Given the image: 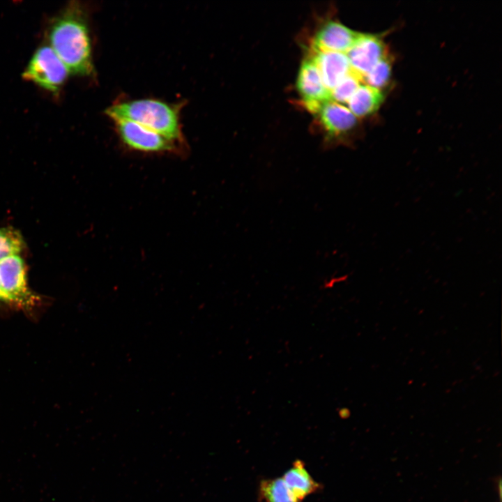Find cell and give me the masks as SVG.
Segmentation results:
<instances>
[{"label": "cell", "instance_id": "obj_1", "mask_svg": "<svg viewBox=\"0 0 502 502\" xmlns=\"http://www.w3.org/2000/svg\"><path fill=\"white\" fill-rule=\"evenodd\" d=\"M47 36L50 47L70 73L94 75L87 14L79 2H70L52 19Z\"/></svg>", "mask_w": 502, "mask_h": 502}, {"label": "cell", "instance_id": "obj_2", "mask_svg": "<svg viewBox=\"0 0 502 502\" xmlns=\"http://www.w3.org/2000/svg\"><path fill=\"white\" fill-rule=\"evenodd\" d=\"M105 112L112 120L133 121L184 146L179 105L155 99H138L116 102Z\"/></svg>", "mask_w": 502, "mask_h": 502}, {"label": "cell", "instance_id": "obj_3", "mask_svg": "<svg viewBox=\"0 0 502 502\" xmlns=\"http://www.w3.org/2000/svg\"><path fill=\"white\" fill-rule=\"evenodd\" d=\"M69 73L53 50L50 46L43 45L33 53L22 77L53 95L58 96Z\"/></svg>", "mask_w": 502, "mask_h": 502}, {"label": "cell", "instance_id": "obj_4", "mask_svg": "<svg viewBox=\"0 0 502 502\" xmlns=\"http://www.w3.org/2000/svg\"><path fill=\"white\" fill-rule=\"evenodd\" d=\"M117 133L128 149L146 153H181V145L142 125L124 119H114Z\"/></svg>", "mask_w": 502, "mask_h": 502}, {"label": "cell", "instance_id": "obj_5", "mask_svg": "<svg viewBox=\"0 0 502 502\" xmlns=\"http://www.w3.org/2000/svg\"><path fill=\"white\" fill-rule=\"evenodd\" d=\"M0 282L10 303L31 310L38 302V297L28 288L24 264L19 255L0 261Z\"/></svg>", "mask_w": 502, "mask_h": 502}, {"label": "cell", "instance_id": "obj_6", "mask_svg": "<svg viewBox=\"0 0 502 502\" xmlns=\"http://www.w3.org/2000/svg\"><path fill=\"white\" fill-rule=\"evenodd\" d=\"M351 70L363 77L383 58L386 56V47L376 35L360 33L346 52Z\"/></svg>", "mask_w": 502, "mask_h": 502}, {"label": "cell", "instance_id": "obj_7", "mask_svg": "<svg viewBox=\"0 0 502 502\" xmlns=\"http://www.w3.org/2000/svg\"><path fill=\"white\" fill-rule=\"evenodd\" d=\"M296 88L307 109L313 113H317L324 103L330 100V92L324 84L312 57L303 61Z\"/></svg>", "mask_w": 502, "mask_h": 502}, {"label": "cell", "instance_id": "obj_8", "mask_svg": "<svg viewBox=\"0 0 502 502\" xmlns=\"http://www.w3.org/2000/svg\"><path fill=\"white\" fill-rule=\"evenodd\" d=\"M359 34L340 22L329 21L315 34L312 50L346 53Z\"/></svg>", "mask_w": 502, "mask_h": 502}, {"label": "cell", "instance_id": "obj_9", "mask_svg": "<svg viewBox=\"0 0 502 502\" xmlns=\"http://www.w3.org/2000/svg\"><path fill=\"white\" fill-rule=\"evenodd\" d=\"M314 60L324 84L330 91L351 73L346 53L313 50Z\"/></svg>", "mask_w": 502, "mask_h": 502}, {"label": "cell", "instance_id": "obj_10", "mask_svg": "<svg viewBox=\"0 0 502 502\" xmlns=\"http://www.w3.org/2000/svg\"><path fill=\"white\" fill-rule=\"evenodd\" d=\"M317 113L324 128L332 136L346 133L357 122L356 117L347 107L331 100L324 103Z\"/></svg>", "mask_w": 502, "mask_h": 502}, {"label": "cell", "instance_id": "obj_11", "mask_svg": "<svg viewBox=\"0 0 502 502\" xmlns=\"http://www.w3.org/2000/svg\"><path fill=\"white\" fill-rule=\"evenodd\" d=\"M383 99L380 89L360 84L347 102L348 108L356 117L366 116L376 112Z\"/></svg>", "mask_w": 502, "mask_h": 502}, {"label": "cell", "instance_id": "obj_12", "mask_svg": "<svg viewBox=\"0 0 502 502\" xmlns=\"http://www.w3.org/2000/svg\"><path fill=\"white\" fill-rule=\"evenodd\" d=\"M287 486L296 496L301 501L305 497L316 492L319 484L315 482L306 470L304 464L296 461L282 477Z\"/></svg>", "mask_w": 502, "mask_h": 502}, {"label": "cell", "instance_id": "obj_13", "mask_svg": "<svg viewBox=\"0 0 502 502\" xmlns=\"http://www.w3.org/2000/svg\"><path fill=\"white\" fill-rule=\"evenodd\" d=\"M259 493L264 502H301L287 486L282 478L261 481Z\"/></svg>", "mask_w": 502, "mask_h": 502}, {"label": "cell", "instance_id": "obj_14", "mask_svg": "<svg viewBox=\"0 0 502 502\" xmlns=\"http://www.w3.org/2000/svg\"><path fill=\"white\" fill-rule=\"evenodd\" d=\"M361 82L362 78L351 71L330 91V100L342 105L347 103Z\"/></svg>", "mask_w": 502, "mask_h": 502}, {"label": "cell", "instance_id": "obj_15", "mask_svg": "<svg viewBox=\"0 0 502 502\" xmlns=\"http://www.w3.org/2000/svg\"><path fill=\"white\" fill-rule=\"evenodd\" d=\"M23 247L21 235L12 229H0V261L4 259L19 255Z\"/></svg>", "mask_w": 502, "mask_h": 502}, {"label": "cell", "instance_id": "obj_16", "mask_svg": "<svg viewBox=\"0 0 502 502\" xmlns=\"http://www.w3.org/2000/svg\"><path fill=\"white\" fill-rule=\"evenodd\" d=\"M390 74V61L386 56L363 77V81L369 86L380 89L388 82Z\"/></svg>", "mask_w": 502, "mask_h": 502}, {"label": "cell", "instance_id": "obj_17", "mask_svg": "<svg viewBox=\"0 0 502 502\" xmlns=\"http://www.w3.org/2000/svg\"><path fill=\"white\" fill-rule=\"evenodd\" d=\"M0 301H4V302H7V303H10L8 296H7L6 294L4 293V291H3V289H2V287H1V282H0Z\"/></svg>", "mask_w": 502, "mask_h": 502}]
</instances>
